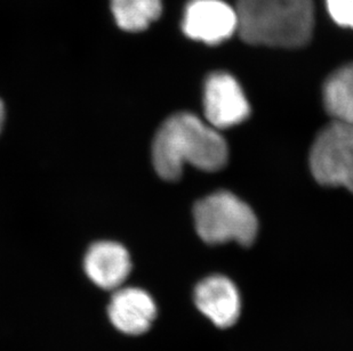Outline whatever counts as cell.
Instances as JSON below:
<instances>
[{
  "label": "cell",
  "instance_id": "obj_13",
  "mask_svg": "<svg viewBox=\"0 0 353 351\" xmlns=\"http://www.w3.org/2000/svg\"><path fill=\"white\" fill-rule=\"evenodd\" d=\"M3 120H5V107H3V103L0 100V131L3 128Z\"/></svg>",
  "mask_w": 353,
  "mask_h": 351
},
{
  "label": "cell",
  "instance_id": "obj_3",
  "mask_svg": "<svg viewBox=\"0 0 353 351\" xmlns=\"http://www.w3.org/2000/svg\"><path fill=\"white\" fill-rule=\"evenodd\" d=\"M194 217L198 235L208 244L234 241L248 246L256 239V215L246 202L227 191L214 193L198 201Z\"/></svg>",
  "mask_w": 353,
  "mask_h": 351
},
{
  "label": "cell",
  "instance_id": "obj_6",
  "mask_svg": "<svg viewBox=\"0 0 353 351\" xmlns=\"http://www.w3.org/2000/svg\"><path fill=\"white\" fill-rule=\"evenodd\" d=\"M182 29L191 39L219 45L238 31L236 8L222 0H191L184 10Z\"/></svg>",
  "mask_w": 353,
  "mask_h": 351
},
{
  "label": "cell",
  "instance_id": "obj_2",
  "mask_svg": "<svg viewBox=\"0 0 353 351\" xmlns=\"http://www.w3.org/2000/svg\"><path fill=\"white\" fill-rule=\"evenodd\" d=\"M238 32L250 45L297 48L314 32L312 0H238Z\"/></svg>",
  "mask_w": 353,
  "mask_h": 351
},
{
  "label": "cell",
  "instance_id": "obj_9",
  "mask_svg": "<svg viewBox=\"0 0 353 351\" xmlns=\"http://www.w3.org/2000/svg\"><path fill=\"white\" fill-rule=\"evenodd\" d=\"M83 267L94 284L105 288H119L132 269L130 253L121 244L102 241L90 246L85 255Z\"/></svg>",
  "mask_w": 353,
  "mask_h": 351
},
{
  "label": "cell",
  "instance_id": "obj_7",
  "mask_svg": "<svg viewBox=\"0 0 353 351\" xmlns=\"http://www.w3.org/2000/svg\"><path fill=\"white\" fill-rule=\"evenodd\" d=\"M194 304L203 315L221 328L236 324L241 312V299L234 281L213 275L200 281L194 288Z\"/></svg>",
  "mask_w": 353,
  "mask_h": 351
},
{
  "label": "cell",
  "instance_id": "obj_11",
  "mask_svg": "<svg viewBox=\"0 0 353 351\" xmlns=\"http://www.w3.org/2000/svg\"><path fill=\"white\" fill-rule=\"evenodd\" d=\"M111 10L118 27L128 32H140L158 20L161 0H111Z\"/></svg>",
  "mask_w": 353,
  "mask_h": 351
},
{
  "label": "cell",
  "instance_id": "obj_1",
  "mask_svg": "<svg viewBox=\"0 0 353 351\" xmlns=\"http://www.w3.org/2000/svg\"><path fill=\"white\" fill-rule=\"evenodd\" d=\"M228 145L213 127L192 113H177L161 125L152 145V162L165 180H176L185 164L214 173L228 162Z\"/></svg>",
  "mask_w": 353,
  "mask_h": 351
},
{
  "label": "cell",
  "instance_id": "obj_5",
  "mask_svg": "<svg viewBox=\"0 0 353 351\" xmlns=\"http://www.w3.org/2000/svg\"><path fill=\"white\" fill-rule=\"evenodd\" d=\"M203 113L214 129H228L243 123L250 114V106L243 90L234 76L214 72L203 87Z\"/></svg>",
  "mask_w": 353,
  "mask_h": 351
},
{
  "label": "cell",
  "instance_id": "obj_12",
  "mask_svg": "<svg viewBox=\"0 0 353 351\" xmlns=\"http://www.w3.org/2000/svg\"><path fill=\"white\" fill-rule=\"evenodd\" d=\"M326 5L339 25L353 29V0H326Z\"/></svg>",
  "mask_w": 353,
  "mask_h": 351
},
{
  "label": "cell",
  "instance_id": "obj_4",
  "mask_svg": "<svg viewBox=\"0 0 353 351\" xmlns=\"http://www.w3.org/2000/svg\"><path fill=\"white\" fill-rule=\"evenodd\" d=\"M316 182L353 193V127L333 121L316 136L310 153Z\"/></svg>",
  "mask_w": 353,
  "mask_h": 351
},
{
  "label": "cell",
  "instance_id": "obj_10",
  "mask_svg": "<svg viewBox=\"0 0 353 351\" xmlns=\"http://www.w3.org/2000/svg\"><path fill=\"white\" fill-rule=\"evenodd\" d=\"M323 105L333 121L353 127V63L332 73L323 90Z\"/></svg>",
  "mask_w": 353,
  "mask_h": 351
},
{
  "label": "cell",
  "instance_id": "obj_8",
  "mask_svg": "<svg viewBox=\"0 0 353 351\" xmlns=\"http://www.w3.org/2000/svg\"><path fill=\"white\" fill-rule=\"evenodd\" d=\"M156 316L154 300L142 288H121L111 299L109 317L125 334H143L151 328Z\"/></svg>",
  "mask_w": 353,
  "mask_h": 351
}]
</instances>
